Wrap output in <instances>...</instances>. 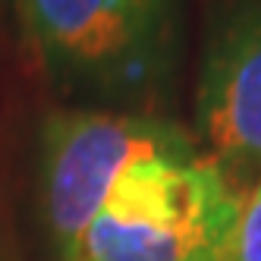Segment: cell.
<instances>
[{
    "label": "cell",
    "mask_w": 261,
    "mask_h": 261,
    "mask_svg": "<svg viewBox=\"0 0 261 261\" xmlns=\"http://www.w3.org/2000/svg\"><path fill=\"white\" fill-rule=\"evenodd\" d=\"M35 50L57 79L120 91L158 69L173 0H19Z\"/></svg>",
    "instance_id": "obj_3"
},
{
    "label": "cell",
    "mask_w": 261,
    "mask_h": 261,
    "mask_svg": "<svg viewBox=\"0 0 261 261\" xmlns=\"http://www.w3.org/2000/svg\"><path fill=\"white\" fill-rule=\"evenodd\" d=\"M239 208L217 161L161 154L120 176L63 261H220Z\"/></svg>",
    "instance_id": "obj_1"
},
{
    "label": "cell",
    "mask_w": 261,
    "mask_h": 261,
    "mask_svg": "<svg viewBox=\"0 0 261 261\" xmlns=\"http://www.w3.org/2000/svg\"><path fill=\"white\" fill-rule=\"evenodd\" d=\"M192 151L176 126L114 110H60L41 133L44 217L60 255L104 208L120 176L142 161Z\"/></svg>",
    "instance_id": "obj_2"
},
{
    "label": "cell",
    "mask_w": 261,
    "mask_h": 261,
    "mask_svg": "<svg viewBox=\"0 0 261 261\" xmlns=\"http://www.w3.org/2000/svg\"><path fill=\"white\" fill-rule=\"evenodd\" d=\"M198 126L217 164H261V0H236L214 32L198 85Z\"/></svg>",
    "instance_id": "obj_4"
},
{
    "label": "cell",
    "mask_w": 261,
    "mask_h": 261,
    "mask_svg": "<svg viewBox=\"0 0 261 261\" xmlns=\"http://www.w3.org/2000/svg\"><path fill=\"white\" fill-rule=\"evenodd\" d=\"M220 261H261V179L249 195H242L236 227Z\"/></svg>",
    "instance_id": "obj_5"
}]
</instances>
